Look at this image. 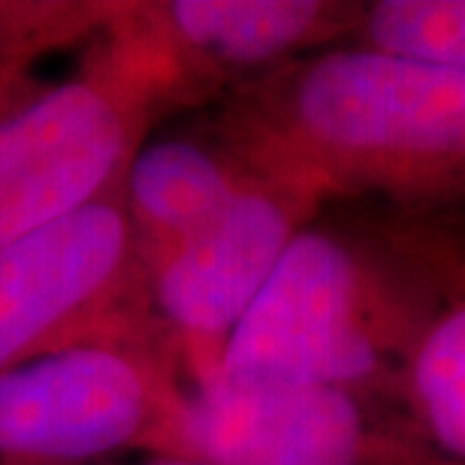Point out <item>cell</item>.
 Listing matches in <instances>:
<instances>
[{
	"instance_id": "6da1fadb",
	"label": "cell",
	"mask_w": 465,
	"mask_h": 465,
	"mask_svg": "<svg viewBox=\"0 0 465 465\" xmlns=\"http://www.w3.org/2000/svg\"><path fill=\"white\" fill-rule=\"evenodd\" d=\"M465 282V232L441 212L309 221L206 375L314 384L405 408L423 332Z\"/></svg>"
},
{
	"instance_id": "7a4b0ae2",
	"label": "cell",
	"mask_w": 465,
	"mask_h": 465,
	"mask_svg": "<svg viewBox=\"0 0 465 465\" xmlns=\"http://www.w3.org/2000/svg\"><path fill=\"white\" fill-rule=\"evenodd\" d=\"M218 136L251 170L321 203L465 206V73L330 45L232 91Z\"/></svg>"
},
{
	"instance_id": "3957f363",
	"label": "cell",
	"mask_w": 465,
	"mask_h": 465,
	"mask_svg": "<svg viewBox=\"0 0 465 465\" xmlns=\"http://www.w3.org/2000/svg\"><path fill=\"white\" fill-rule=\"evenodd\" d=\"M97 61L0 118V248L118 191L154 104L179 91L148 40Z\"/></svg>"
},
{
	"instance_id": "277c9868",
	"label": "cell",
	"mask_w": 465,
	"mask_h": 465,
	"mask_svg": "<svg viewBox=\"0 0 465 465\" xmlns=\"http://www.w3.org/2000/svg\"><path fill=\"white\" fill-rule=\"evenodd\" d=\"M152 450L215 465H465L399 405L339 387L212 375L175 387Z\"/></svg>"
},
{
	"instance_id": "5b68a950",
	"label": "cell",
	"mask_w": 465,
	"mask_h": 465,
	"mask_svg": "<svg viewBox=\"0 0 465 465\" xmlns=\"http://www.w3.org/2000/svg\"><path fill=\"white\" fill-rule=\"evenodd\" d=\"M175 387L148 353L79 339L0 371V465H113L154 448Z\"/></svg>"
},
{
	"instance_id": "8992f818",
	"label": "cell",
	"mask_w": 465,
	"mask_h": 465,
	"mask_svg": "<svg viewBox=\"0 0 465 465\" xmlns=\"http://www.w3.org/2000/svg\"><path fill=\"white\" fill-rule=\"evenodd\" d=\"M323 206L312 193L254 173L206 227L139 260L157 318L200 357L197 378L212 369L293 236Z\"/></svg>"
},
{
	"instance_id": "52a82bcc",
	"label": "cell",
	"mask_w": 465,
	"mask_h": 465,
	"mask_svg": "<svg viewBox=\"0 0 465 465\" xmlns=\"http://www.w3.org/2000/svg\"><path fill=\"white\" fill-rule=\"evenodd\" d=\"M136 269L118 191L0 248V371L88 339L76 327L100 318Z\"/></svg>"
},
{
	"instance_id": "ba28073f",
	"label": "cell",
	"mask_w": 465,
	"mask_h": 465,
	"mask_svg": "<svg viewBox=\"0 0 465 465\" xmlns=\"http://www.w3.org/2000/svg\"><path fill=\"white\" fill-rule=\"evenodd\" d=\"M362 4L339 0H173L148 6V36L182 91H212L351 43Z\"/></svg>"
},
{
	"instance_id": "9c48e42d",
	"label": "cell",
	"mask_w": 465,
	"mask_h": 465,
	"mask_svg": "<svg viewBox=\"0 0 465 465\" xmlns=\"http://www.w3.org/2000/svg\"><path fill=\"white\" fill-rule=\"evenodd\" d=\"M251 179L254 170L218 134L212 139L173 134L139 143L118 184L139 260L206 227Z\"/></svg>"
},
{
	"instance_id": "30bf717a",
	"label": "cell",
	"mask_w": 465,
	"mask_h": 465,
	"mask_svg": "<svg viewBox=\"0 0 465 465\" xmlns=\"http://www.w3.org/2000/svg\"><path fill=\"white\" fill-rule=\"evenodd\" d=\"M405 411L441 453L465 462V282L414 351Z\"/></svg>"
},
{
	"instance_id": "8fae6325",
	"label": "cell",
	"mask_w": 465,
	"mask_h": 465,
	"mask_svg": "<svg viewBox=\"0 0 465 465\" xmlns=\"http://www.w3.org/2000/svg\"><path fill=\"white\" fill-rule=\"evenodd\" d=\"M351 43L465 73V0H371Z\"/></svg>"
},
{
	"instance_id": "7c38bea8",
	"label": "cell",
	"mask_w": 465,
	"mask_h": 465,
	"mask_svg": "<svg viewBox=\"0 0 465 465\" xmlns=\"http://www.w3.org/2000/svg\"><path fill=\"white\" fill-rule=\"evenodd\" d=\"M136 465H215V462H203V460H191V457H175V453H157V457L136 462Z\"/></svg>"
}]
</instances>
